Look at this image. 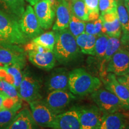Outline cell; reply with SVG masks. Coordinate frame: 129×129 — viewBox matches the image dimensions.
Returning <instances> with one entry per match:
<instances>
[{"instance_id": "9", "label": "cell", "mask_w": 129, "mask_h": 129, "mask_svg": "<svg viewBox=\"0 0 129 129\" xmlns=\"http://www.w3.org/2000/svg\"><path fill=\"white\" fill-rule=\"evenodd\" d=\"M74 108L78 113L80 129H98L104 114L98 106L87 105Z\"/></svg>"}, {"instance_id": "41", "label": "cell", "mask_w": 129, "mask_h": 129, "mask_svg": "<svg viewBox=\"0 0 129 129\" xmlns=\"http://www.w3.org/2000/svg\"><path fill=\"white\" fill-rule=\"evenodd\" d=\"M1 64H0V67H1Z\"/></svg>"}, {"instance_id": "4", "label": "cell", "mask_w": 129, "mask_h": 129, "mask_svg": "<svg viewBox=\"0 0 129 129\" xmlns=\"http://www.w3.org/2000/svg\"><path fill=\"white\" fill-rule=\"evenodd\" d=\"M91 97L103 114H111L124 109L120 100L106 88H99L91 93Z\"/></svg>"}, {"instance_id": "33", "label": "cell", "mask_w": 129, "mask_h": 129, "mask_svg": "<svg viewBox=\"0 0 129 129\" xmlns=\"http://www.w3.org/2000/svg\"><path fill=\"white\" fill-rule=\"evenodd\" d=\"M99 9L101 15L117 10V0H99Z\"/></svg>"}, {"instance_id": "15", "label": "cell", "mask_w": 129, "mask_h": 129, "mask_svg": "<svg viewBox=\"0 0 129 129\" xmlns=\"http://www.w3.org/2000/svg\"><path fill=\"white\" fill-rule=\"evenodd\" d=\"M52 129H80L78 113L75 108L57 114Z\"/></svg>"}, {"instance_id": "8", "label": "cell", "mask_w": 129, "mask_h": 129, "mask_svg": "<svg viewBox=\"0 0 129 129\" xmlns=\"http://www.w3.org/2000/svg\"><path fill=\"white\" fill-rule=\"evenodd\" d=\"M19 25L23 34L28 39L33 40L43 33L41 28L32 6H28L19 20Z\"/></svg>"}, {"instance_id": "7", "label": "cell", "mask_w": 129, "mask_h": 129, "mask_svg": "<svg viewBox=\"0 0 129 129\" xmlns=\"http://www.w3.org/2000/svg\"><path fill=\"white\" fill-rule=\"evenodd\" d=\"M58 0H40L34 5V10L43 29L50 28L55 18Z\"/></svg>"}, {"instance_id": "2", "label": "cell", "mask_w": 129, "mask_h": 129, "mask_svg": "<svg viewBox=\"0 0 129 129\" xmlns=\"http://www.w3.org/2000/svg\"><path fill=\"white\" fill-rule=\"evenodd\" d=\"M101 86V80L84 69L77 68L69 72V90L74 95L82 96L91 94Z\"/></svg>"}, {"instance_id": "12", "label": "cell", "mask_w": 129, "mask_h": 129, "mask_svg": "<svg viewBox=\"0 0 129 129\" xmlns=\"http://www.w3.org/2000/svg\"><path fill=\"white\" fill-rule=\"evenodd\" d=\"M101 81L105 88L109 90L120 100L125 110H129V90L117 80V76L112 73H107L101 77Z\"/></svg>"}, {"instance_id": "38", "label": "cell", "mask_w": 129, "mask_h": 129, "mask_svg": "<svg viewBox=\"0 0 129 129\" xmlns=\"http://www.w3.org/2000/svg\"><path fill=\"white\" fill-rule=\"evenodd\" d=\"M124 1L125 6L127 8V11H128L129 14V0H124Z\"/></svg>"}, {"instance_id": "18", "label": "cell", "mask_w": 129, "mask_h": 129, "mask_svg": "<svg viewBox=\"0 0 129 129\" xmlns=\"http://www.w3.org/2000/svg\"><path fill=\"white\" fill-rule=\"evenodd\" d=\"M71 16V9L67 0H58L56 9V20L53 26L54 31L68 28Z\"/></svg>"}, {"instance_id": "11", "label": "cell", "mask_w": 129, "mask_h": 129, "mask_svg": "<svg viewBox=\"0 0 129 129\" xmlns=\"http://www.w3.org/2000/svg\"><path fill=\"white\" fill-rule=\"evenodd\" d=\"M0 64H19L24 68L26 64L24 48L19 45L0 43Z\"/></svg>"}, {"instance_id": "21", "label": "cell", "mask_w": 129, "mask_h": 129, "mask_svg": "<svg viewBox=\"0 0 129 129\" xmlns=\"http://www.w3.org/2000/svg\"><path fill=\"white\" fill-rule=\"evenodd\" d=\"M121 47V42L120 38L109 37L108 41L107 47L103 60L101 62L100 68V75L101 77H104L107 74L106 72V66L110 60L111 58L120 48Z\"/></svg>"}, {"instance_id": "13", "label": "cell", "mask_w": 129, "mask_h": 129, "mask_svg": "<svg viewBox=\"0 0 129 129\" xmlns=\"http://www.w3.org/2000/svg\"><path fill=\"white\" fill-rule=\"evenodd\" d=\"M106 72L115 74L117 77L129 74V51L121 47L112 56L107 64Z\"/></svg>"}, {"instance_id": "25", "label": "cell", "mask_w": 129, "mask_h": 129, "mask_svg": "<svg viewBox=\"0 0 129 129\" xmlns=\"http://www.w3.org/2000/svg\"><path fill=\"white\" fill-rule=\"evenodd\" d=\"M117 14L122 35L129 34V14L124 0H117Z\"/></svg>"}, {"instance_id": "23", "label": "cell", "mask_w": 129, "mask_h": 129, "mask_svg": "<svg viewBox=\"0 0 129 129\" xmlns=\"http://www.w3.org/2000/svg\"><path fill=\"white\" fill-rule=\"evenodd\" d=\"M96 35H90L84 32L75 38L77 44L82 53L88 55H95V43L97 38Z\"/></svg>"}, {"instance_id": "29", "label": "cell", "mask_w": 129, "mask_h": 129, "mask_svg": "<svg viewBox=\"0 0 129 129\" xmlns=\"http://www.w3.org/2000/svg\"><path fill=\"white\" fill-rule=\"evenodd\" d=\"M85 22L78 19L71 12L68 29L75 38L85 32Z\"/></svg>"}, {"instance_id": "37", "label": "cell", "mask_w": 129, "mask_h": 129, "mask_svg": "<svg viewBox=\"0 0 129 129\" xmlns=\"http://www.w3.org/2000/svg\"><path fill=\"white\" fill-rule=\"evenodd\" d=\"M26 1H27L28 3H29L30 6H34L37 2L40 1V0H25Z\"/></svg>"}, {"instance_id": "14", "label": "cell", "mask_w": 129, "mask_h": 129, "mask_svg": "<svg viewBox=\"0 0 129 129\" xmlns=\"http://www.w3.org/2000/svg\"><path fill=\"white\" fill-rule=\"evenodd\" d=\"M69 72L63 68H56L47 77L46 87L50 92L55 90H69Z\"/></svg>"}, {"instance_id": "24", "label": "cell", "mask_w": 129, "mask_h": 129, "mask_svg": "<svg viewBox=\"0 0 129 129\" xmlns=\"http://www.w3.org/2000/svg\"><path fill=\"white\" fill-rule=\"evenodd\" d=\"M4 68L7 74L5 80L13 85L18 90L23 77L22 70L23 67L19 64H5Z\"/></svg>"}, {"instance_id": "22", "label": "cell", "mask_w": 129, "mask_h": 129, "mask_svg": "<svg viewBox=\"0 0 129 129\" xmlns=\"http://www.w3.org/2000/svg\"><path fill=\"white\" fill-rule=\"evenodd\" d=\"M0 9L19 20L25 10V0H0Z\"/></svg>"}, {"instance_id": "28", "label": "cell", "mask_w": 129, "mask_h": 129, "mask_svg": "<svg viewBox=\"0 0 129 129\" xmlns=\"http://www.w3.org/2000/svg\"><path fill=\"white\" fill-rule=\"evenodd\" d=\"M71 12L78 19L88 22V10L84 0H72Z\"/></svg>"}, {"instance_id": "17", "label": "cell", "mask_w": 129, "mask_h": 129, "mask_svg": "<svg viewBox=\"0 0 129 129\" xmlns=\"http://www.w3.org/2000/svg\"><path fill=\"white\" fill-rule=\"evenodd\" d=\"M103 23L102 34H106L108 37L120 38L122 29L118 18L117 10L106 13L100 15Z\"/></svg>"}, {"instance_id": "35", "label": "cell", "mask_w": 129, "mask_h": 129, "mask_svg": "<svg viewBox=\"0 0 129 129\" xmlns=\"http://www.w3.org/2000/svg\"><path fill=\"white\" fill-rule=\"evenodd\" d=\"M117 80L120 82L121 83L124 85L129 90V74L127 75H123V76L117 77Z\"/></svg>"}, {"instance_id": "1", "label": "cell", "mask_w": 129, "mask_h": 129, "mask_svg": "<svg viewBox=\"0 0 129 129\" xmlns=\"http://www.w3.org/2000/svg\"><path fill=\"white\" fill-rule=\"evenodd\" d=\"M55 32L56 43L53 51L56 60L60 64H67L76 60L81 50L75 37L68 28Z\"/></svg>"}, {"instance_id": "31", "label": "cell", "mask_w": 129, "mask_h": 129, "mask_svg": "<svg viewBox=\"0 0 129 129\" xmlns=\"http://www.w3.org/2000/svg\"><path fill=\"white\" fill-rule=\"evenodd\" d=\"M0 90L9 98L14 100H22L19 96L18 90L7 81L0 79Z\"/></svg>"}, {"instance_id": "34", "label": "cell", "mask_w": 129, "mask_h": 129, "mask_svg": "<svg viewBox=\"0 0 129 129\" xmlns=\"http://www.w3.org/2000/svg\"><path fill=\"white\" fill-rule=\"evenodd\" d=\"M19 102H22V100H14L9 98L5 93L0 90V110L11 107Z\"/></svg>"}, {"instance_id": "30", "label": "cell", "mask_w": 129, "mask_h": 129, "mask_svg": "<svg viewBox=\"0 0 129 129\" xmlns=\"http://www.w3.org/2000/svg\"><path fill=\"white\" fill-rule=\"evenodd\" d=\"M109 37L106 34H101L97 37L95 43V55L101 62L104 59L107 47Z\"/></svg>"}, {"instance_id": "10", "label": "cell", "mask_w": 129, "mask_h": 129, "mask_svg": "<svg viewBox=\"0 0 129 129\" xmlns=\"http://www.w3.org/2000/svg\"><path fill=\"white\" fill-rule=\"evenodd\" d=\"M75 99V95L68 90H55L48 93L44 101L47 106L56 115L63 111Z\"/></svg>"}, {"instance_id": "36", "label": "cell", "mask_w": 129, "mask_h": 129, "mask_svg": "<svg viewBox=\"0 0 129 129\" xmlns=\"http://www.w3.org/2000/svg\"><path fill=\"white\" fill-rule=\"evenodd\" d=\"M121 42V45L123 46V48H125L129 51V34L122 35Z\"/></svg>"}, {"instance_id": "19", "label": "cell", "mask_w": 129, "mask_h": 129, "mask_svg": "<svg viewBox=\"0 0 129 129\" xmlns=\"http://www.w3.org/2000/svg\"><path fill=\"white\" fill-rule=\"evenodd\" d=\"M32 118L30 111L25 108L17 113L6 129H39Z\"/></svg>"}, {"instance_id": "27", "label": "cell", "mask_w": 129, "mask_h": 129, "mask_svg": "<svg viewBox=\"0 0 129 129\" xmlns=\"http://www.w3.org/2000/svg\"><path fill=\"white\" fill-rule=\"evenodd\" d=\"M32 41L53 51L56 43V32L49 31L43 33L32 40Z\"/></svg>"}, {"instance_id": "20", "label": "cell", "mask_w": 129, "mask_h": 129, "mask_svg": "<svg viewBox=\"0 0 129 129\" xmlns=\"http://www.w3.org/2000/svg\"><path fill=\"white\" fill-rule=\"evenodd\" d=\"M128 125L126 115L120 111L104 114L98 129H123Z\"/></svg>"}, {"instance_id": "3", "label": "cell", "mask_w": 129, "mask_h": 129, "mask_svg": "<svg viewBox=\"0 0 129 129\" xmlns=\"http://www.w3.org/2000/svg\"><path fill=\"white\" fill-rule=\"evenodd\" d=\"M28 41L21 30L19 20L0 9V43L21 45Z\"/></svg>"}, {"instance_id": "39", "label": "cell", "mask_w": 129, "mask_h": 129, "mask_svg": "<svg viewBox=\"0 0 129 129\" xmlns=\"http://www.w3.org/2000/svg\"><path fill=\"white\" fill-rule=\"evenodd\" d=\"M126 128H127V129H129V125H127V126L126 127Z\"/></svg>"}, {"instance_id": "16", "label": "cell", "mask_w": 129, "mask_h": 129, "mask_svg": "<svg viewBox=\"0 0 129 129\" xmlns=\"http://www.w3.org/2000/svg\"><path fill=\"white\" fill-rule=\"evenodd\" d=\"M29 60L34 65L44 71H50L55 67L56 59L53 51L46 52L28 51Z\"/></svg>"}, {"instance_id": "40", "label": "cell", "mask_w": 129, "mask_h": 129, "mask_svg": "<svg viewBox=\"0 0 129 129\" xmlns=\"http://www.w3.org/2000/svg\"><path fill=\"white\" fill-rule=\"evenodd\" d=\"M123 129H127V128H126V127H125V128H123Z\"/></svg>"}, {"instance_id": "32", "label": "cell", "mask_w": 129, "mask_h": 129, "mask_svg": "<svg viewBox=\"0 0 129 129\" xmlns=\"http://www.w3.org/2000/svg\"><path fill=\"white\" fill-rule=\"evenodd\" d=\"M88 10V22H93L100 17L99 0H84Z\"/></svg>"}, {"instance_id": "6", "label": "cell", "mask_w": 129, "mask_h": 129, "mask_svg": "<svg viewBox=\"0 0 129 129\" xmlns=\"http://www.w3.org/2000/svg\"><path fill=\"white\" fill-rule=\"evenodd\" d=\"M32 118L37 125L45 128H53L56 114L41 99L29 103Z\"/></svg>"}, {"instance_id": "26", "label": "cell", "mask_w": 129, "mask_h": 129, "mask_svg": "<svg viewBox=\"0 0 129 129\" xmlns=\"http://www.w3.org/2000/svg\"><path fill=\"white\" fill-rule=\"evenodd\" d=\"M22 107V102L0 110V129H6Z\"/></svg>"}, {"instance_id": "5", "label": "cell", "mask_w": 129, "mask_h": 129, "mask_svg": "<svg viewBox=\"0 0 129 129\" xmlns=\"http://www.w3.org/2000/svg\"><path fill=\"white\" fill-rule=\"evenodd\" d=\"M41 83L30 72H25L19 87L18 92L20 98L27 102L41 99L40 94Z\"/></svg>"}]
</instances>
